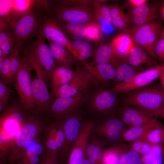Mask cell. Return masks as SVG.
I'll return each mask as SVG.
<instances>
[{
    "label": "cell",
    "mask_w": 164,
    "mask_h": 164,
    "mask_svg": "<svg viewBox=\"0 0 164 164\" xmlns=\"http://www.w3.org/2000/svg\"><path fill=\"white\" fill-rule=\"evenodd\" d=\"M108 6L112 19L124 14L121 9L116 4L110 5Z\"/></svg>",
    "instance_id": "47"
},
{
    "label": "cell",
    "mask_w": 164,
    "mask_h": 164,
    "mask_svg": "<svg viewBox=\"0 0 164 164\" xmlns=\"http://www.w3.org/2000/svg\"><path fill=\"white\" fill-rule=\"evenodd\" d=\"M22 55L19 53L15 55L12 59L11 64L10 70L8 76L4 82L11 88L12 82L18 73L21 66Z\"/></svg>",
    "instance_id": "38"
},
{
    "label": "cell",
    "mask_w": 164,
    "mask_h": 164,
    "mask_svg": "<svg viewBox=\"0 0 164 164\" xmlns=\"http://www.w3.org/2000/svg\"><path fill=\"white\" fill-rule=\"evenodd\" d=\"M143 138L152 145L164 144V125L152 130Z\"/></svg>",
    "instance_id": "36"
},
{
    "label": "cell",
    "mask_w": 164,
    "mask_h": 164,
    "mask_svg": "<svg viewBox=\"0 0 164 164\" xmlns=\"http://www.w3.org/2000/svg\"><path fill=\"white\" fill-rule=\"evenodd\" d=\"M162 28L160 22H154L134 26L128 31L134 44L155 58V48L159 39Z\"/></svg>",
    "instance_id": "12"
},
{
    "label": "cell",
    "mask_w": 164,
    "mask_h": 164,
    "mask_svg": "<svg viewBox=\"0 0 164 164\" xmlns=\"http://www.w3.org/2000/svg\"><path fill=\"white\" fill-rule=\"evenodd\" d=\"M76 67L71 80L54 93L53 95L56 98L69 97L88 92L99 86L101 83L82 62L79 61Z\"/></svg>",
    "instance_id": "6"
},
{
    "label": "cell",
    "mask_w": 164,
    "mask_h": 164,
    "mask_svg": "<svg viewBox=\"0 0 164 164\" xmlns=\"http://www.w3.org/2000/svg\"><path fill=\"white\" fill-rule=\"evenodd\" d=\"M104 145L92 132L88 138L86 156L91 164H101Z\"/></svg>",
    "instance_id": "24"
},
{
    "label": "cell",
    "mask_w": 164,
    "mask_h": 164,
    "mask_svg": "<svg viewBox=\"0 0 164 164\" xmlns=\"http://www.w3.org/2000/svg\"><path fill=\"white\" fill-rule=\"evenodd\" d=\"M162 125L154 118L145 124L128 128L123 133V141L129 143L142 138L152 130Z\"/></svg>",
    "instance_id": "22"
},
{
    "label": "cell",
    "mask_w": 164,
    "mask_h": 164,
    "mask_svg": "<svg viewBox=\"0 0 164 164\" xmlns=\"http://www.w3.org/2000/svg\"><path fill=\"white\" fill-rule=\"evenodd\" d=\"M103 31L98 23H91L85 25L84 32L86 39L94 43L101 42Z\"/></svg>",
    "instance_id": "31"
},
{
    "label": "cell",
    "mask_w": 164,
    "mask_h": 164,
    "mask_svg": "<svg viewBox=\"0 0 164 164\" xmlns=\"http://www.w3.org/2000/svg\"><path fill=\"white\" fill-rule=\"evenodd\" d=\"M129 2L132 5L136 8L145 4L147 1L145 0H129Z\"/></svg>",
    "instance_id": "49"
},
{
    "label": "cell",
    "mask_w": 164,
    "mask_h": 164,
    "mask_svg": "<svg viewBox=\"0 0 164 164\" xmlns=\"http://www.w3.org/2000/svg\"><path fill=\"white\" fill-rule=\"evenodd\" d=\"M160 38L156 44L155 48V53L156 58L164 62V38L161 35Z\"/></svg>",
    "instance_id": "44"
},
{
    "label": "cell",
    "mask_w": 164,
    "mask_h": 164,
    "mask_svg": "<svg viewBox=\"0 0 164 164\" xmlns=\"http://www.w3.org/2000/svg\"><path fill=\"white\" fill-rule=\"evenodd\" d=\"M16 44L13 31L9 29L0 31V49L6 57L12 53Z\"/></svg>",
    "instance_id": "30"
},
{
    "label": "cell",
    "mask_w": 164,
    "mask_h": 164,
    "mask_svg": "<svg viewBox=\"0 0 164 164\" xmlns=\"http://www.w3.org/2000/svg\"><path fill=\"white\" fill-rule=\"evenodd\" d=\"M40 164H61L56 156L46 152Z\"/></svg>",
    "instance_id": "46"
},
{
    "label": "cell",
    "mask_w": 164,
    "mask_h": 164,
    "mask_svg": "<svg viewBox=\"0 0 164 164\" xmlns=\"http://www.w3.org/2000/svg\"><path fill=\"white\" fill-rule=\"evenodd\" d=\"M89 69L103 85L108 86L110 81H113L115 77L116 69L108 63L92 65L85 61H81Z\"/></svg>",
    "instance_id": "23"
},
{
    "label": "cell",
    "mask_w": 164,
    "mask_h": 164,
    "mask_svg": "<svg viewBox=\"0 0 164 164\" xmlns=\"http://www.w3.org/2000/svg\"><path fill=\"white\" fill-rule=\"evenodd\" d=\"M164 119V101L163 102L160 114V117Z\"/></svg>",
    "instance_id": "52"
},
{
    "label": "cell",
    "mask_w": 164,
    "mask_h": 164,
    "mask_svg": "<svg viewBox=\"0 0 164 164\" xmlns=\"http://www.w3.org/2000/svg\"><path fill=\"white\" fill-rule=\"evenodd\" d=\"M159 79L160 80V85L164 90V70L161 74Z\"/></svg>",
    "instance_id": "51"
},
{
    "label": "cell",
    "mask_w": 164,
    "mask_h": 164,
    "mask_svg": "<svg viewBox=\"0 0 164 164\" xmlns=\"http://www.w3.org/2000/svg\"><path fill=\"white\" fill-rule=\"evenodd\" d=\"M73 69L58 65L52 72L50 79L51 80L52 92L53 95L61 86L69 82L73 76Z\"/></svg>",
    "instance_id": "25"
},
{
    "label": "cell",
    "mask_w": 164,
    "mask_h": 164,
    "mask_svg": "<svg viewBox=\"0 0 164 164\" xmlns=\"http://www.w3.org/2000/svg\"><path fill=\"white\" fill-rule=\"evenodd\" d=\"M56 22L67 38L71 41L85 39L84 32L85 24L71 22Z\"/></svg>",
    "instance_id": "27"
},
{
    "label": "cell",
    "mask_w": 164,
    "mask_h": 164,
    "mask_svg": "<svg viewBox=\"0 0 164 164\" xmlns=\"http://www.w3.org/2000/svg\"><path fill=\"white\" fill-rule=\"evenodd\" d=\"M119 164H142L141 156L128 145L121 149Z\"/></svg>",
    "instance_id": "33"
},
{
    "label": "cell",
    "mask_w": 164,
    "mask_h": 164,
    "mask_svg": "<svg viewBox=\"0 0 164 164\" xmlns=\"http://www.w3.org/2000/svg\"><path fill=\"white\" fill-rule=\"evenodd\" d=\"M32 69L25 49L20 69L14 79L15 87L24 109L30 113L36 114L31 75Z\"/></svg>",
    "instance_id": "9"
},
{
    "label": "cell",
    "mask_w": 164,
    "mask_h": 164,
    "mask_svg": "<svg viewBox=\"0 0 164 164\" xmlns=\"http://www.w3.org/2000/svg\"><path fill=\"white\" fill-rule=\"evenodd\" d=\"M91 91L54 99L42 116L47 121L60 120L86 104Z\"/></svg>",
    "instance_id": "11"
},
{
    "label": "cell",
    "mask_w": 164,
    "mask_h": 164,
    "mask_svg": "<svg viewBox=\"0 0 164 164\" xmlns=\"http://www.w3.org/2000/svg\"><path fill=\"white\" fill-rule=\"evenodd\" d=\"M116 54L122 60V58L129 54L135 46L130 36L127 34L121 33L114 36L110 43Z\"/></svg>",
    "instance_id": "26"
},
{
    "label": "cell",
    "mask_w": 164,
    "mask_h": 164,
    "mask_svg": "<svg viewBox=\"0 0 164 164\" xmlns=\"http://www.w3.org/2000/svg\"><path fill=\"white\" fill-rule=\"evenodd\" d=\"M120 152L114 144L104 148L103 153L101 164H119Z\"/></svg>",
    "instance_id": "32"
},
{
    "label": "cell",
    "mask_w": 164,
    "mask_h": 164,
    "mask_svg": "<svg viewBox=\"0 0 164 164\" xmlns=\"http://www.w3.org/2000/svg\"><path fill=\"white\" fill-rule=\"evenodd\" d=\"M38 35L43 36L47 40L60 43L66 46L77 60L78 53L73 47L71 42L67 38L58 23L47 15L44 19Z\"/></svg>",
    "instance_id": "15"
},
{
    "label": "cell",
    "mask_w": 164,
    "mask_h": 164,
    "mask_svg": "<svg viewBox=\"0 0 164 164\" xmlns=\"http://www.w3.org/2000/svg\"><path fill=\"white\" fill-rule=\"evenodd\" d=\"M47 40L54 59L58 65L73 69V66H76L78 64L79 61L66 46L60 43Z\"/></svg>",
    "instance_id": "20"
},
{
    "label": "cell",
    "mask_w": 164,
    "mask_h": 164,
    "mask_svg": "<svg viewBox=\"0 0 164 164\" xmlns=\"http://www.w3.org/2000/svg\"><path fill=\"white\" fill-rule=\"evenodd\" d=\"M10 88L2 81L0 80V113H2L9 105Z\"/></svg>",
    "instance_id": "40"
},
{
    "label": "cell",
    "mask_w": 164,
    "mask_h": 164,
    "mask_svg": "<svg viewBox=\"0 0 164 164\" xmlns=\"http://www.w3.org/2000/svg\"><path fill=\"white\" fill-rule=\"evenodd\" d=\"M164 160V155L159 157L155 161L151 164H162Z\"/></svg>",
    "instance_id": "50"
},
{
    "label": "cell",
    "mask_w": 164,
    "mask_h": 164,
    "mask_svg": "<svg viewBox=\"0 0 164 164\" xmlns=\"http://www.w3.org/2000/svg\"><path fill=\"white\" fill-rule=\"evenodd\" d=\"M42 134L25 146L13 164H40L46 152Z\"/></svg>",
    "instance_id": "17"
},
{
    "label": "cell",
    "mask_w": 164,
    "mask_h": 164,
    "mask_svg": "<svg viewBox=\"0 0 164 164\" xmlns=\"http://www.w3.org/2000/svg\"><path fill=\"white\" fill-rule=\"evenodd\" d=\"M128 19L125 14L112 19V23L117 29L123 30L127 26Z\"/></svg>",
    "instance_id": "43"
},
{
    "label": "cell",
    "mask_w": 164,
    "mask_h": 164,
    "mask_svg": "<svg viewBox=\"0 0 164 164\" xmlns=\"http://www.w3.org/2000/svg\"><path fill=\"white\" fill-rule=\"evenodd\" d=\"M45 39L38 35L37 39L25 49L33 69L40 72L45 81L50 78L52 72L58 65Z\"/></svg>",
    "instance_id": "7"
},
{
    "label": "cell",
    "mask_w": 164,
    "mask_h": 164,
    "mask_svg": "<svg viewBox=\"0 0 164 164\" xmlns=\"http://www.w3.org/2000/svg\"><path fill=\"white\" fill-rule=\"evenodd\" d=\"M37 76L32 81V92L36 114L42 116L54 99V96L49 92L42 76Z\"/></svg>",
    "instance_id": "18"
},
{
    "label": "cell",
    "mask_w": 164,
    "mask_h": 164,
    "mask_svg": "<svg viewBox=\"0 0 164 164\" xmlns=\"http://www.w3.org/2000/svg\"><path fill=\"white\" fill-rule=\"evenodd\" d=\"M121 104L140 108L160 117L164 101V90L161 85L146 86L125 94Z\"/></svg>",
    "instance_id": "3"
},
{
    "label": "cell",
    "mask_w": 164,
    "mask_h": 164,
    "mask_svg": "<svg viewBox=\"0 0 164 164\" xmlns=\"http://www.w3.org/2000/svg\"><path fill=\"white\" fill-rule=\"evenodd\" d=\"M20 50L16 45L12 53L4 61L2 67L0 69L1 80L3 82L5 81L8 76L12 59L15 55L19 53Z\"/></svg>",
    "instance_id": "39"
},
{
    "label": "cell",
    "mask_w": 164,
    "mask_h": 164,
    "mask_svg": "<svg viewBox=\"0 0 164 164\" xmlns=\"http://www.w3.org/2000/svg\"><path fill=\"white\" fill-rule=\"evenodd\" d=\"M35 1L14 0L13 16L17 20L19 17L28 12L33 6Z\"/></svg>",
    "instance_id": "34"
},
{
    "label": "cell",
    "mask_w": 164,
    "mask_h": 164,
    "mask_svg": "<svg viewBox=\"0 0 164 164\" xmlns=\"http://www.w3.org/2000/svg\"><path fill=\"white\" fill-rule=\"evenodd\" d=\"M29 112L20 101L11 102L0 114V141L12 143L25 123Z\"/></svg>",
    "instance_id": "5"
},
{
    "label": "cell",
    "mask_w": 164,
    "mask_h": 164,
    "mask_svg": "<svg viewBox=\"0 0 164 164\" xmlns=\"http://www.w3.org/2000/svg\"><path fill=\"white\" fill-rule=\"evenodd\" d=\"M158 6L155 4H145L135 8L131 13L135 26L154 22L158 15Z\"/></svg>",
    "instance_id": "21"
},
{
    "label": "cell",
    "mask_w": 164,
    "mask_h": 164,
    "mask_svg": "<svg viewBox=\"0 0 164 164\" xmlns=\"http://www.w3.org/2000/svg\"><path fill=\"white\" fill-rule=\"evenodd\" d=\"M128 127L115 114L96 120L92 132L104 145H111L123 141V134Z\"/></svg>",
    "instance_id": "10"
},
{
    "label": "cell",
    "mask_w": 164,
    "mask_h": 164,
    "mask_svg": "<svg viewBox=\"0 0 164 164\" xmlns=\"http://www.w3.org/2000/svg\"><path fill=\"white\" fill-rule=\"evenodd\" d=\"M94 1H60L53 2L54 4L50 6L48 5L47 2V14L56 22H71L85 25L98 23L93 13Z\"/></svg>",
    "instance_id": "1"
},
{
    "label": "cell",
    "mask_w": 164,
    "mask_h": 164,
    "mask_svg": "<svg viewBox=\"0 0 164 164\" xmlns=\"http://www.w3.org/2000/svg\"><path fill=\"white\" fill-rule=\"evenodd\" d=\"M123 63L134 67H137L144 62L138 57L128 54L122 58Z\"/></svg>",
    "instance_id": "45"
},
{
    "label": "cell",
    "mask_w": 164,
    "mask_h": 164,
    "mask_svg": "<svg viewBox=\"0 0 164 164\" xmlns=\"http://www.w3.org/2000/svg\"><path fill=\"white\" fill-rule=\"evenodd\" d=\"M111 24L107 22L103 23L101 25L103 31L106 33H111L113 31V28Z\"/></svg>",
    "instance_id": "48"
},
{
    "label": "cell",
    "mask_w": 164,
    "mask_h": 164,
    "mask_svg": "<svg viewBox=\"0 0 164 164\" xmlns=\"http://www.w3.org/2000/svg\"><path fill=\"white\" fill-rule=\"evenodd\" d=\"M116 114L128 128L145 124L154 118L153 114L147 110L121 104Z\"/></svg>",
    "instance_id": "16"
},
{
    "label": "cell",
    "mask_w": 164,
    "mask_h": 164,
    "mask_svg": "<svg viewBox=\"0 0 164 164\" xmlns=\"http://www.w3.org/2000/svg\"><path fill=\"white\" fill-rule=\"evenodd\" d=\"M164 164V161H163V164Z\"/></svg>",
    "instance_id": "56"
},
{
    "label": "cell",
    "mask_w": 164,
    "mask_h": 164,
    "mask_svg": "<svg viewBox=\"0 0 164 164\" xmlns=\"http://www.w3.org/2000/svg\"><path fill=\"white\" fill-rule=\"evenodd\" d=\"M162 14L163 17L164 18V5L163 6V7L162 9Z\"/></svg>",
    "instance_id": "54"
},
{
    "label": "cell",
    "mask_w": 164,
    "mask_h": 164,
    "mask_svg": "<svg viewBox=\"0 0 164 164\" xmlns=\"http://www.w3.org/2000/svg\"><path fill=\"white\" fill-rule=\"evenodd\" d=\"M105 2L104 0H94L92 3L94 17L101 26L105 22L112 23V18L109 8L104 4Z\"/></svg>",
    "instance_id": "29"
},
{
    "label": "cell",
    "mask_w": 164,
    "mask_h": 164,
    "mask_svg": "<svg viewBox=\"0 0 164 164\" xmlns=\"http://www.w3.org/2000/svg\"><path fill=\"white\" fill-rule=\"evenodd\" d=\"M164 70V62L161 65H157L137 74L129 82L115 85L110 90L118 94H125L146 87L155 80L159 79Z\"/></svg>",
    "instance_id": "14"
},
{
    "label": "cell",
    "mask_w": 164,
    "mask_h": 164,
    "mask_svg": "<svg viewBox=\"0 0 164 164\" xmlns=\"http://www.w3.org/2000/svg\"><path fill=\"white\" fill-rule=\"evenodd\" d=\"M118 94L99 86L90 92L86 103L88 111L97 117L116 113L120 104Z\"/></svg>",
    "instance_id": "8"
},
{
    "label": "cell",
    "mask_w": 164,
    "mask_h": 164,
    "mask_svg": "<svg viewBox=\"0 0 164 164\" xmlns=\"http://www.w3.org/2000/svg\"><path fill=\"white\" fill-rule=\"evenodd\" d=\"M47 122L42 116L29 112L25 123L12 143L7 164H13L25 146L43 134Z\"/></svg>",
    "instance_id": "4"
},
{
    "label": "cell",
    "mask_w": 164,
    "mask_h": 164,
    "mask_svg": "<svg viewBox=\"0 0 164 164\" xmlns=\"http://www.w3.org/2000/svg\"><path fill=\"white\" fill-rule=\"evenodd\" d=\"M84 121L83 113L80 109L56 121L61 125L65 138L61 164H66L71 148L80 134Z\"/></svg>",
    "instance_id": "13"
},
{
    "label": "cell",
    "mask_w": 164,
    "mask_h": 164,
    "mask_svg": "<svg viewBox=\"0 0 164 164\" xmlns=\"http://www.w3.org/2000/svg\"><path fill=\"white\" fill-rule=\"evenodd\" d=\"M80 164H91L89 160L86 157L85 159H84Z\"/></svg>",
    "instance_id": "53"
},
{
    "label": "cell",
    "mask_w": 164,
    "mask_h": 164,
    "mask_svg": "<svg viewBox=\"0 0 164 164\" xmlns=\"http://www.w3.org/2000/svg\"><path fill=\"white\" fill-rule=\"evenodd\" d=\"M42 136L46 152L56 156L58 152V148L53 127L51 121L47 122Z\"/></svg>",
    "instance_id": "28"
},
{
    "label": "cell",
    "mask_w": 164,
    "mask_h": 164,
    "mask_svg": "<svg viewBox=\"0 0 164 164\" xmlns=\"http://www.w3.org/2000/svg\"><path fill=\"white\" fill-rule=\"evenodd\" d=\"M92 57V61L88 63L92 65L108 63L111 65L116 69L123 63L122 59L116 54L110 43L103 44L101 42L95 43Z\"/></svg>",
    "instance_id": "19"
},
{
    "label": "cell",
    "mask_w": 164,
    "mask_h": 164,
    "mask_svg": "<svg viewBox=\"0 0 164 164\" xmlns=\"http://www.w3.org/2000/svg\"><path fill=\"white\" fill-rule=\"evenodd\" d=\"M128 145L132 150L141 156L148 153L153 145L143 138L129 142Z\"/></svg>",
    "instance_id": "37"
},
{
    "label": "cell",
    "mask_w": 164,
    "mask_h": 164,
    "mask_svg": "<svg viewBox=\"0 0 164 164\" xmlns=\"http://www.w3.org/2000/svg\"><path fill=\"white\" fill-rule=\"evenodd\" d=\"M164 155V144L153 145L151 150L141 156L142 164H151L159 157Z\"/></svg>",
    "instance_id": "35"
},
{
    "label": "cell",
    "mask_w": 164,
    "mask_h": 164,
    "mask_svg": "<svg viewBox=\"0 0 164 164\" xmlns=\"http://www.w3.org/2000/svg\"><path fill=\"white\" fill-rule=\"evenodd\" d=\"M162 36H163V37H164V29L162 32Z\"/></svg>",
    "instance_id": "55"
},
{
    "label": "cell",
    "mask_w": 164,
    "mask_h": 164,
    "mask_svg": "<svg viewBox=\"0 0 164 164\" xmlns=\"http://www.w3.org/2000/svg\"><path fill=\"white\" fill-rule=\"evenodd\" d=\"M46 15L45 1H35L31 9L19 18L12 29L20 50L28 39L37 35Z\"/></svg>",
    "instance_id": "2"
},
{
    "label": "cell",
    "mask_w": 164,
    "mask_h": 164,
    "mask_svg": "<svg viewBox=\"0 0 164 164\" xmlns=\"http://www.w3.org/2000/svg\"><path fill=\"white\" fill-rule=\"evenodd\" d=\"M0 18L8 19L13 11L14 0H0Z\"/></svg>",
    "instance_id": "41"
},
{
    "label": "cell",
    "mask_w": 164,
    "mask_h": 164,
    "mask_svg": "<svg viewBox=\"0 0 164 164\" xmlns=\"http://www.w3.org/2000/svg\"><path fill=\"white\" fill-rule=\"evenodd\" d=\"M138 57L143 61L145 63L151 65L153 63V61L149 57L143 49L138 46H135L131 50L129 54Z\"/></svg>",
    "instance_id": "42"
}]
</instances>
